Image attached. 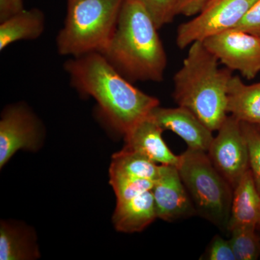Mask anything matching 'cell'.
Returning a JSON list of instances; mask_svg holds the SVG:
<instances>
[{
  "instance_id": "cell-3",
  "label": "cell",
  "mask_w": 260,
  "mask_h": 260,
  "mask_svg": "<svg viewBox=\"0 0 260 260\" xmlns=\"http://www.w3.org/2000/svg\"><path fill=\"white\" fill-rule=\"evenodd\" d=\"M218 61L203 42L193 43L174 77L175 102L213 132L218 131L228 116V88L233 76L232 70L220 68Z\"/></svg>"
},
{
  "instance_id": "cell-14",
  "label": "cell",
  "mask_w": 260,
  "mask_h": 260,
  "mask_svg": "<svg viewBox=\"0 0 260 260\" xmlns=\"http://www.w3.org/2000/svg\"><path fill=\"white\" fill-rule=\"evenodd\" d=\"M260 225V193L250 169L234 189L229 232L236 227Z\"/></svg>"
},
{
  "instance_id": "cell-25",
  "label": "cell",
  "mask_w": 260,
  "mask_h": 260,
  "mask_svg": "<svg viewBox=\"0 0 260 260\" xmlns=\"http://www.w3.org/2000/svg\"><path fill=\"white\" fill-rule=\"evenodd\" d=\"M210 0H179L177 15L192 17L198 15Z\"/></svg>"
},
{
  "instance_id": "cell-21",
  "label": "cell",
  "mask_w": 260,
  "mask_h": 260,
  "mask_svg": "<svg viewBox=\"0 0 260 260\" xmlns=\"http://www.w3.org/2000/svg\"><path fill=\"white\" fill-rule=\"evenodd\" d=\"M249 151V169L260 193V132L256 125L241 122Z\"/></svg>"
},
{
  "instance_id": "cell-12",
  "label": "cell",
  "mask_w": 260,
  "mask_h": 260,
  "mask_svg": "<svg viewBox=\"0 0 260 260\" xmlns=\"http://www.w3.org/2000/svg\"><path fill=\"white\" fill-rule=\"evenodd\" d=\"M164 129L150 116L135 124L124 135V148L135 152L160 165L177 167L179 155L173 153L162 138Z\"/></svg>"
},
{
  "instance_id": "cell-22",
  "label": "cell",
  "mask_w": 260,
  "mask_h": 260,
  "mask_svg": "<svg viewBox=\"0 0 260 260\" xmlns=\"http://www.w3.org/2000/svg\"><path fill=\"white\" fill-rule=\"evenodd\" d=\"M153 18L157 28L171 23L177 15L179 0H138Z\"/></svg>"
},
{
  "instance_id": "cell-23",
  "label": "cell",
  "mask_w": 260,
  "mask_h": 260,
  "mask_svg": "<svg viewBox=\"0 0 260 260\" xmlns=\"http://www.w3.org/2000/svg\"><path fill=\"white\" fill-rule=\"evenodd\" d=\"M206 259L210 260H237L230 241L215 236L207 250Z\"/></svg>"
},
{
  "instance_id": "cell-7",
  "label": "cell",
  "mask_w": 260,
  "mask_h": 260,
  "mask_svg": "<svg viewBox=\"0 0 260 260\" xmlns=\"http://www.w3.org/2000/svg\"><path fill=\"white\" fill-rule=\"evenodd\" d=\"M203 44L220 62L252 80L260 73V37L237 28L207 38Z\"/></svg>"
},
{
  "instance_id": "cell-16",
  "label": "cell",
  "mask_w": 260,
  "mask_h": 260,
  "mask_svg": "<svg viewBox=\"0 0 260 260\" xmlns=\"http://www.w3.org/2000/svg\"><path fill=\"white\" fill-rule=\"evenodd\" d=\"M45 26V15L42 10H23L0 23V50H5L18 41L37 39L44 32Z\"/></svg>"
},
{
  "instance_id": "cell-11",
  "label": "cell",
  "mask_w": 260,
  "mask_h": 260,
  "mask_svg": "<svg viewBox=\"0 0 260 260\" xmlns=\"http://www.w3.org/2000/svg\"><path fill=\"white\" fill-rule=\"evenodd\" d=\"M150 116L162 129L170 130L185 142L188 148L208 152L214 137L198 116L184 107L155 108Z\"/></svg>"
},
{
  "instance_id": "cell-18",
  "label": "cell",
  "mask_w": 260,
  "mask_h": 260,
  "mask_svg": "<svg viewBox=\"0 0 260 260\" xmlns=\"http://www.w3.org/2000/svg\"><path fill=\"white\" fill-rule=\"evenodd\" d=\"M160 166L144 155L123 148L112 156L109 169L110 176H124L155 181L158 177Z\"/></svg>"
},
{
  "instance_id": "cell-26",
  "label": "cell",
  "mask_w": 260,
  "mask_h": 260,
  "mask_svg": "<svg viewBox=\"0 0 260 260\" xmlns=\"http://www.w3.org/2000/svg\"><path fill=\"white\" fill-rule=\"evenodd\" d=\"M25 10L23 0H0V23Z\"/></svg>"
},
{
  "instance_id": "cell-15",
  "label": "cell",
  "mask_w": 260,
  "mask_h": 260,
  "mask_svg": "<svg viewBox=\"0 0 260 260\" xmlns=\"http://www.w3.org/2000/svg\"><path fill=\"white\" fill-rule=\"evenodd\" d=\"M227 112L241 122L260 124V82L246 85L233 75L228 88Z\"/></svg>"
},
{
  "instance_id": "cell-17",
  "label": "cell",
  "mask_w": 260,
  "mask_h": 260,
  "mask_svg": "<svg viewBox=\"0 0 260 260\" xmlns=\"http://www.w3.org/2000/svg\"><path fill=\"white\" fill-rule=\"evenodd\" d=\"M32 233L25 229L2 222L0 227V259L25 260L39 258V249Z\"/></svg>"
},
{
  "instance_id": "cell-19",
  "label": "cell",
  "mask_w": 260,
  "mask_h": 260,
  "mask_svg": "<svg viewBox=\"0 0 260 260\" xmlns=\"http://www.w3.org/2000/svg\"><path fill=\"white\" fill-rule=\"evenodd\" d=\"M252 226L236 227L230 231L229 239L237 260L257 259L260 253V240Z\"/></svg>"
},
{
  "instance_id": "cell-6",
  "label": "cell",
  "mask_w": 260,
  "mask_h": 260,
  "mask_svg": "<svg viewBox=\"0 0 260 260\" xmlns=\"http://www.w3.org/2000/svg\"><path fill=\"white\" fill-rule=\"evenodd\" d=\"M256 0H210L203 10L177 29L176 42L180 49L196 42L235 28Z\"/></svg>"
},
{
  "instance_id": "cell-4",
  "label": "cell",
  "mask_w": 260,
  "mask_h": 260,
  "mask_svg": "<svg viewBox=\"0 0 260 260\" xmlns=\"http://www.w3.org/2000/svg\"><path fill=\"white\" fill-rule=\"evenodd\" d=\"M124 0H68L64 23L56 37L60 55L101 53L112 38Z\"/></svg>"
},
{
  "instance_id": "cell-5",
  "label": "cell",
  "mask_w": 260,
  "mask_h": 260,
  "mask_svg": "<svg viewBox=\"0 0 260 260\" xmlns=\"http://www.w3.org/2000/svg\"><path fill=\"white\" fill-rule=\"evenodd\" d=\"M177 167L197 215L229 232L234 189L214 167L207 152L187 148L179 155Z\"/></svg>"
},
{
  "instance_id": "cell-13",
  "label": "cell",
  "mask_w": 260,
  "mask_h": 260,
  "mask_svg": "<svg viewBox=\"0 0 260 260\" xmlns=\"http://www.w3.org/2000/svg\"><path fill=\"white\" fill-rule=\"evenodd\" d=\"M158 218L152 191L126 200L117 201L113 223L118 232H141Z\"/></svg>"
},
{
  "instance_id": "cell-2",
  "label": "cell",
  "mask_w": 260,
  "mask_h": 260,
  "mask_svg": "<svg viewBox=\"0 0 260 260\" xmlns=\"http://www.w3.org/2000/svg\"><path fill=\"white\" fill-rule=\"evenodd\" d=\"M156 25L138 0H124L114 34L101 52L126 79L161 82L167 56Z\"/></svg>"
},
{
  "instance_id": "cell-1",
  "label": "cell",
  "mask_w": 260,
  "mask_h": 260,
  "mask_svg": "<svg viewBox=\"0 0 260 260\" xmlns=\"http://www.w3.org/2000/svg\"><path fill=\"white\" fill-rule=\"evenodd\" d=\"M64 67L73 86L93 98L103 116L121 134L160 106L158 99L135 87L101 53L71 57Z\"/></svg>"
},
{
  "instance_id": "cell-9",
  "label": "cell",
  "mask_w": 260,
  "mask_h": 260,
  "mask_svg": "<svg viewBox=\"0 0 260 260\" xmlns=\"http://www.w3.org/2000/svg\"><path fill=\"white\" fill-rule=\"evenodd\" d=\"M42 138V124L26 105L5 108L0 119V167L19 150H37Z\"/></svg>"
},
{
  "instance_id": "cell-10",
  "label": "cell",
  "mask_w": 260,
  "mask_h": 260,
  "mask_svg": "<svg viewBox=\"0 0 260 260\" xmlns=\"http://www.w3.org/2000/svg\"><path fill=\"white\" fill-rule=\"evenodd\" d=\"M151 191L158 218L174 222L197 215L176 166L160 165L158 177Z\"/></svg>"
},
{
  "instance_id": "cell-20",
  "label": "cell",
  "mask_w": 260,
  "mask_h": 260,
  "mask_svg": "<svg viewBox=\"0 0 260 260\" xmlns=\"http://www.w3.org/2000/svg\"><path fill=\"white\" fill-rule=\"evenodd\" d=\"M155 181L124 176H110V184L117 201L126 200L151 191Z\"/></svg>"
},
{
  "instance_id": "cell-27",
  "label": "cell",
  "mask_w": 260,
  "mask_h": 260,
  "mask_svg": "<svg viewBox=\"0 0 260 260\" xmlns=\"http://www.w3.org/2000/svg\"><path fill=\"white\" fill-rule=\"evenodd\" d=\"M254 125H255V124H254ZM256 127L258 128V129H259V131L260 132V124H259V125H256Z\"/></svg>"
},
{
  "instance_id": "cell-24",
  "label": "cell",
  "mask_w": 260,
  "mask_h": 260,
  "mask_svg": "<svg viewBox=\"0 0 260 260\" xmlns=\"http://www.w3.org/2000/svg\"><path fill=\"white\" fill-rule=\"evenodd\" d=\"M234 28L260 37V0H256Z\"/></svg>"
},
{
  "instance_id": "cell-8",
  "label": "cell",
  "mask_w": 260,
  "mask_h": 260,
  "mask_svg": "<svg viewBox=\"0 0 260 260\" xmlns=\"http://www.w3.org/2000/svg\"><path fill=\"white\" fill-rule=\"evenodd\" d=\"M207 153L215 169L234 189L249 169V151L241 121L228 116Z\"/></svg>"
}]
</instances>
